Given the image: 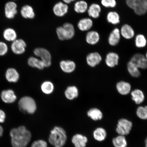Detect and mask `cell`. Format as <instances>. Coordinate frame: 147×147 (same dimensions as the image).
<instances>
[{"mask_svg":"<svg viewBox=\"0 0 147 147\" xmlns=\"http://www.w3.org/2000/svg\"><path fill=\"white\" fill-rule=\"evenodd\" d=\"M145 147H147V137L145 140Z\"/></svg>","mask_w":147,"mask_h":147,"instance_id":"cell-44","label":"cell"},{"mask_svg":"<svg viewBox=\"0 0 147 147\" xmlns=\"http://www.w3.org/2000/svg\"><path fill=\"white\" fill-rule=\"evenodd\" d=\"M6 115L3 110L0 109V123H3L5 122Z\"/></svg>","mask_w":147,"mask_h":147,"instance_id":"cell-41","label":"cell"},{"mask_svg":"<svg viewBox=\"0 0 147 147\" xmlns=\"http://www.w3.org/2000/svg\"><path fill=\"white\" fill-rule=\"evenodd\" d=\"M136 115L140 119L142 120L147 119V106L139 107L136 110Z\"/></svg>","mask_w":147,"mask_h":147,"instance_id":"cell-37","label":"cell"},{"mask_svg":"<svg viewBox=\"0 0 147 147\" xmlns=\"http://www.w3.org/2000/svg\"><path fill=\"white\" fill-rule=\"evenodd\" d=\"M147 40L146 37L142 34H139L135 38V45L138 48H143L146 47Z\"/></svg>","mask_w":147,"mask_h":147,"instance_id":"cell-35","label":"cell"},{"mask_svg":"<svg viewBox=\"0 0 147 147\" xmlns=\"http://www.w3.org/2000/svg\"><path fill=\"white\" fill-rule=\"evenodd\" d=\"M94 138L98 142H102L106 139L107 137V133L106 130L103 128H97L93 132Z\"/></svg>","mask_w":147,"mask_h":147,"instance_id":"cell-24","label":"cell"},{"mask_svg":"<svg viewBox=\"0 0 147 147\" xmlns=\"http://www.w3.org/2000/svg\"><path fill=\"white\" fill-rule=\"evenodd\" d=\"M56 32L59 39L64 41L72 38L75 36V31L72 24L66 23L62 26L57 28Z\"/></svg>","mask_w":147,"mask_h":147,"instance_id":"cell-3","label":"cell"},{"mask_svg":"<svg viewBox=\"0 0 147 147\" xmlns=\"http://www.w3.org/2000/svg\"><path fill=\"white\" fill-rule=\"evenodd\" d=\"M119 56L117 53L111 52L107 55L105 62L106 65L110 68H113L118 65Z\"/></svg>","mask_w":147,"mask_h":147,"instance_id":"cell-16","label":"cell"},{"mask_svg":"<svg viewBox=\"0 0 147 147\" xmlns=\"http://www.w3.org/2000/svg\"><path fill=\"white\" fill-rule=\"evenodd\" d=\"M93 25V20L91 18H82L78 24V28L82 32H86L90 30Z\"/></svg>","mask_w":147,"mask_h":147,"instance_id":"cell-17","label":"cell"},{"mask_svg":"<svg viewBox=\"0 0 147 147\" xmlns=\"http://www.w3.org/2000/svg\"><path fill=\"white\" fill-rule=\"evenodd\" d=\"M34 53L36 56L41 59L45 64V67L50 66L51 64V56L50 53L47 49L42 48H38L34 51Z\"/></svg>","mask_w":147,"mask_h":147,"instance_id":"cell-7","label":"cell"},{"mask_svg":"<svg viewBox=\"0 0 147 147\" xmlns=\"http://www.w3.org/2000/svg\"><path fill=\"white\" fill-rule=\"evenodd\" d=\"M120 32L121 36L127 40L131 39L135 35V31L133 27L128 24H125L121 27Z\"/></svg>","mask_w":147,"mask_h":147,"instance_id":"cell-18","label":"cell"},{"mask_svg":"<svg viewBox=\"0 0 147 147\" xmlns=\"http://www.w3.org/2000/svg\"><path fill=\"white\" fill-rule=\"evenodd\" d=\"M127 69L129 73L134 78H138L140 76L141 73L139 68L130 61L127 63Z\"/></svg>","mask_w":147,"mask_h":147,"instance_id":"cell-32","label":"cell"},{"mask_svg":"<svg viewBox=\"0 0 147 147\" xmlns=\"http://www.w3.org/2000/svg\"><path fill=\"white\" fill-rule=\"evenodd\" d=\"M87 115L92 120L94 121L101 120L103 117L102 111L96 108H93L90 109L87 112Z\"/></svg>","mask_w":147,"mask_h":147,"instance_id":"cell-25","label":"cell"},{"mask_svg":"<svg viewBox=\"0 0 147 147\" xmlns=\"http://www.w3.org/2000/svg\"><path fill=\"white\" fill-rule=\"evenodd\" d=\"M76 0H62L63 2L66 3V4H68Z\"/></svg>","mask_w":147,"mask_h":147,"instance_id":"cell-42","label":"cell"},{"mask_svg":"<svg viewBox=\"0 0 147 147\" xmlns=\"http://www.w3.org/2000/svg\"><path fill=\"white\" fill-rule=\"evenodd\" d=\"M20 13L22 16L25 19H32L35 16L34 9L29 5H25L22 7Z\"/></svg>","mask_w":147,"mask_h":147,"instance_id":"cell-22","label":"cell"},{"mask_svg":"<svg viewBox=\"0 0 147 147\" xmlns=\"http://www.w3.org/2000/svg\"><path fill=\"white\" fill-rule=\"evenodd\" d=\"M112 143L114 147H127L128 145L125 136L120 135L113 138Z\"/></svg>","mask_w":147,"mask_h":147,"instance_id":"cell-31","label":"cell"},{"mask_svg":"<svg viewBox=\"0 0 147 147\" xmlns=\"http://www.w3.org/2000/svg\"><path fill=\"white\" fill-rule=\"evenodd\" d=\"M42 91L45 94H49L52 93L54 90V86L52 82L46 81L42 84L41 86Z\"/></svg>","mask_w":147,"mask_h":147,"instance_id":"cell-36","label":"cell"},{"mask_svg":"<svg viewBox=\"0 0 147 147\" xmlns=\"http://www.w3.org/2000/svg\"><path fill=\"white\" fill-rule=\"evenodd\" d=\"M19 74L17 71L13 68H9L5 73V78L10 82H17L19 79Z\"/></svg>","mask_w":147,"mask_h":147,"instance_id":"cell-27","label":"cell"},{"mask_svg":"<svg viewBox=\"0 0 147 147\" xmlns=\"http://www.w3.org/2000/svg\"><path fill=\"white\" fill-rule=\"evenodd\" d=\"M67 139L65 130L61 127L56 126L51 130L48 140L50 144L54 147H63Z\"/></svg>","mask_w":147,"mask_h":147,"instance_id":"cell-2","label":"cell"},{"mask_svg":"<svg viewBox=\"0 0 147 147\" xmlns=\"http://www.w3.org/2000/svg\"><path fill=\"white\" fill-rule=\"evenodd\" d=\"M65 94L66 98L68 100H73L78 96V88L74 86H70L66 90Z\"/></svg>","mask_w":147,"mask_h":147,"instance_id":"cell-33","label":"cell"},{"mask_svg":"<svg viewBox=\"0 0 147 147\" xmlns=\"http://www.w3.org/2000/svg\"><path fill=\"white\" fill-rule=\"evenodd\" d=\"M116 88L118 92L121 95H126L131 91V84L127 82L121 81L117 82Z\"/></svg>","mask_w":147,"mask_h":147,"instance_id":"cell-15","label":"cell"},{"mask_svg":"<svg viewBox=\"0 0 147 147\" xmlns=\"http://www.w3.org/2000/svg\"><path fill=\"white\" fill-rule=\"evenodd\" d=\"M10 135L11 143L13 147H26L32 137L31 132L24 126L12 129Z\"/></svg>","mask_w":147,"mask_h":147,"instance_id":"cell-1","label":"cell"},{"mask_svg":"<svg viewBox=\"0 0 147 147\" xmlns=\"http://www.w3.org/2000/svg\"><path fill=\"white\" fill-rule=\"evenodd\" d=\"M8 51V46L6 44L5 42H0V56L5 55Z\"/></svg>","mask_w":147,"mask_h":147,"instance_id":"cell-40","label":"cell"},{"mask_svg":"<svg viewBox=\"0 0 147 147\" xmlns=\"http://www.w3.org/2000/svg\"><path fill=\"white\" fill-rule=\"evenodd\" d=\"M28 65L31 67H36L40 69H43L45 67V64L41 59L31 57L28 61Z\"/></svg>","mask_w":147,"mask_h":147,"instance_id":"cell-34","label":"cell"},{"mask_svg":"<svg viewBox=\"0 0 147 147\" xmlns=\"http://www.w3.org/2000/svg\"><path fill=\"white\" fill-rule=\"evenodd\" d=\"M53 10L55 16L59 17H63L68 12L69 6L63 2L60 1L54 5Z\"/></svg>","mask_w":147,"mask_h":147,"instance_id":"cell-10","label":"cell"},{"mask_svg":"<svg viewBox=\"0 0 147 147\" xmlns=\"http://www.w3.org/2000/svg\"><path fill=\"white\" fill-rule=\"evenodd\" d=\"M126 3L137 15H144L147 12V0H126Z\"/></svg>","mask_w":147,"mask_h":147,"instance_id":"cell-5","label":"cell"},{"mask_svg":"<svg viewBox=\"0 0 147 147\" xmlns=\"http://www.w3.org/2000/svg\"><path fill=\"white\" fill-rule=\"evenodd\" d=\"M86 42L89 45H96L100 41V34L96 31H89L86 34Z\"/></svg>","mask_w":147,"mask_h":147,"instance_id":"cell-21","label":"cell"},{"mask_svg":"<svg viewBox=\"0 0 147 147\" xmlns=\"http://www.w3.org/2000/svg\"><path fill=\"white\" fill-rule=\"evenodd\" d=\"M18 6L13 1H9L5 4L4 12L5 17L9 19H12L15 17L18 13Z\"/></svg>","mask_w":147,"mask_h":147,"instance_id":"cell-8","label":"cell"},{"mask_svg":"<svg viewBox=\"0 0 147 147\" xmlns=\"http://www.w3.org/2000/svg\"><path fill=\"white\" fill-rule=\"evenodd\" d=\"M19 109L24 113L33 114L36 111L37 106L34 99L29 96H25L18 102Z\"/></svg>","mask_w":147,"mask_h":147,"instance_id":"cell-4","label":"cell"},{"mask_svg":"<svg viewBox=\"0 0 147 147\" xmlns=\"http://www.w3.org/2000/svg\"><path fill=\"white\" fill-rule=\"evenodd\" d=\"M88 7L87 2L84 0H80L75 3L74 10L77 13L83 14L87 11Z\"/></svg>","mask_w":147,"mask_h":147,"instance_id":"cell-28","label":"cell"},{"mask_svg":"<svg viewBox=\"0 0 147 147\" xmlns=\"http://www.w3.org/2000/svg\"><path fill=\"white\" fill-rule=\"evenodd\" d=\"M108 23L113 25H117L120 22V17L119 14L115 11H111L108 13L106 17Z\"/></svg>","mask_w":147,"mask_h":147,"instance_id":"cell-30","label":"cell"},{"mask_svg":"<svg viewBox=\"0 0 147 147\" xmlns=\"http://www.w3.org/2000/svg\"><path fill=\"white\" fill-rule=\"evenodd\" d=\"M60 67L64 72L71 73L74 71L76 65L74 62L71 61L63 60L60 62Z\"/></svg>","mask_w":147,"mask_h":147,"instance_id":"cell-26","label":"cell"},{"mask_svg":"<svg viewBox=\"0 0 147 147\" xmlns=\"http://www.w3.org/2000/svg\"><path fill=\"white\" fill-rule=\"evenodd\" d=\"M130 61L133 62L139 69H147V59L144 55L137 53L131 57Z\"/></svg>","mask_w":147,"mask_h":147,"instance_id":"cell-9","label":"cell"},{"mask_svg":"<svg viewBox=\"0 0 147 147\" xmlns=\"http://www.w3.org/2000/svg\"><path fill=\"white\" fill-rule=\"evenodd\" d=\"M1 98L5 103L11 104L15 102L17 98L14 92L11 90H7L1 92Z\"/></svg>","mask_w":147,"mask_h":147,"instance_id":"cell-19","label":"cell"},{"mask_svg":"<svg viewBox=\"0 0 147 147\" xmlns=\"http://www.w3.org/2000/svg\"><path fill=\"white\" fill-rule=\"evenodd\" d=\"M120 30L118 28L114 29L110 32L108 38V42L110 45L115 47L120 42L121 38Z\"/></svg>","mask_w":147,"mask_h":147,"instance_id":"cell-14","label":"cell"},{"mask_svg":"<svg viewBox=\"0 0 147 147\" xmlns=\"http://www.w3.org/2000/svg\"><path fill=\"white\" fill-rule=\"evenodd\" d=\"M101 11L102 9L100 5L93 3L88 7L87 11L90 18L97 19L100 17Z\"/></svg>","mask_w":147,"mask_h":147,"instance_id":"cell-20","label":"cell"},{"mask_svg":"<svg viewBox=\"0 0 147 147\" xmlns=\"http://www.w3.org/2000/svg\"><path fill=\"white\" fill-rule=\"evenodd\" d=\"M102 60V57L100 55L96 52L90 53L86 57L88 65L91 67H95L98 65Z\"/></svg>","mask_w":147,"mask_h":147,"instance_id":"cell-12","label":"cell"},{"mask_svg":"<svg viewBox=\"0 0 147 147\" xmlns=\"http://www.w3.org/2000/svg\"><path fill=\"white\" fill-rule=\"evenodd\" d=\"M131 99L136 104H140L145 100V95L143 92L139 89H136L131 92Z\"/></svg>","mask_w":147,"mask_h":147,"instance_id":"cell-23","label":"cell"},{"mask_svg":"<svg viewBox=\"0 0 147 147\" xmlns=\"http://www.w3.org/2000/svg\"><path fill=\"white\" fill-rule=\"evenodd\" d=\"M26 44L22 39H16L13 42L11 46L12 50L14 54L20 55L25 52Z\"/></svg>","mask_w":147,"mask_h":147,"instance_id":"cell-11","label":"cell"},{"mask_svg":"<svg viewBox=\"0 0 147 147\" xmlns=\"http://www.w3.org/2000/svg\"><path fill=\"white\" fill-rule=\"evenodd\" d=\"M13 1H15V0H13Z\"/></svg>","mask_w":147,"mask_h":147,"instance_id":"cell-46","label":"cell"},{"mask_svg":"<svg viewBox=\"0 0 147 147\" xmlns=\"http://www.w3.org/2000/svg\"><path fill=\"white\" fill-rule=\"evenodd\" d=\"M145 57H146V59H147V51L146 53V56H145Z\"/></svg>","mask_w":147,"mask_h":147,"instance_id":"cell-45","label":"cell"},{"mask_svg":"<svg viewBox=\"0 0 147 147\" xmlns=\"http://www.w3.org/2000/svg\"><path fill=\"white\" fill-rule=\"evenodd\" d=\"M31 147H48V144L46 141L43 140H38L34 141Z\"/></svg>","mask_w":147,"mask_h":147,"instance_id":"cell-39","label":"cell"},{"mask_svg":"<svg viewBox=\"0 0 147 147\" xmlns=\"http://www.w3.org/2000/svg\"><path fill=\"white\" fill-rule=\"evenodd\" d=\"M101 4L106 8H114L116 6V0H101Z\"/></svg>","mask_w":147,"mask_h":147,"instance_id":"cell-38","label":"cell"},{"mask_svg":"<svg viewBox=\"0 0 147 147\" xmlns=\"http://www.w3.org/2000/svg\"><path fill=\"white\" fill-rule=\"evenodd\" d=\"M3 36L5 40L9 42H13L17 38V33L16 30L11 28L5 29L3 32Z\"/></svg>","mask_w":147,"mask_h":147,"instance_id":"cell-29","label":"cell"},{"mask_svg":"<svg viewBox=\"0 0 147 147\" xmlns=\"http://www.w3.org/2000/svg\"><path fill=\"white\" fill-rule=\"evenodd\" d=\"M71 141L75 147H86L88 139L82 134H76L73 136Z\"/></svg>","mask_w":147,"mask_h":147,"instance_id":"cell-13","label":"cell"},{"mask_svg":"<svg viewBox=\"0 0 147 147\" xmlns=\"http://www.w3.org/2000/svg\"><path fill=\"white\" fill-rule=\"evenodd\" d=\"M133 127L131 121L125 118L121 119L117 122L116 131L119 135L125 136L130 134Z\"/></svg>","mask_w":147,"mask_h":147,"instance_id":"cell-6","label":"cell"},{"mask_svg":"<svg viewBox=\"0 0 147 147\" xmlns=\"http://www.w3.org/2000/svg\"><path fill=\"white\" fill-rule=\"evenodd\" d=\"M3 132V128L2 126L0 125V137L2 136Z\"/></svg>","mask_w":147,"mask_h":147,"instance_id":"cell-43","label":"cell"}]
</instances>
